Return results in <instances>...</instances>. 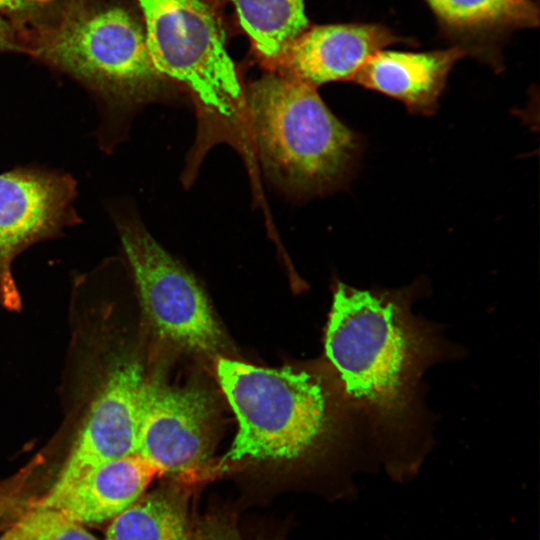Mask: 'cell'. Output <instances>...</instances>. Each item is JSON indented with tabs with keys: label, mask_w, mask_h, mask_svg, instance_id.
<instances>
[{
	"label": "cell",
	"mask_w": 540,
	"mask_h": 540,
	"mask_svg": "<svg viewBox=\"0 0 540 540\" xmlns=\"http://www.w3.org/2000/svg\"><path fill=\"white\" fill-rule=\"evenodd\" d=\"M398 44L418 46L414 37L381 22L310 25L290 44L273 71L315 88L353 81L371 56Z\"/></svg>",
	"instance_id": "10"
},
{
	"label": "cell",
	"mask_w": 540,
	"mask_h": 540,
	"mask_svg": "<svg viewBox=\"0 0 540 540\" xmlns=\"http://www.w3.org/2000/svg\"><path fill=\"white\" fill-rule=\"evenodd\" d=\"M465 56L454 47L413 52L383 49L355 76L356 84L402 102L413 114L431 115L453 66Z\"/></svg>",
	"instance_id": "12"
},
{
	"label": "cell",
	"mask_w": 540,
	"mask_h": 540,
	"mask_svg": "<svg viewBox=\"0 0 540 540\" xmlns=\"http://www.w3.org/2000/svg\"><path fill=\"white\" fill-rule=\"evenodd\" d=\"M118 4L74 2L52 24L19 38L21 50L116 103L156 98L167 79L149 55L140 14Z\"/></svg>",
	"instance_id": "3"
},
{
	"label": "cell",
	"mask_w": 540,
	"mask_h": 540,
	"mask_svg": "<svg viewBox=\"0 0 540 540\" xmlns=\"http://www.w3.org/2000/svg\"><path fill=\"white\" fill-rule=\"evenodd\" d=\"M437 349L402 293L338 285L326 355L348 398L382 429L402 431L412 424L418 382Z\"/></svg>",
	"instance_id": "1"
},
{
	"label": "cell",
	"mask_w": 540,
	"mask_h": 540,
	"mask_svg": "<svg viewBox=\"0 0 540 540\" xmlns=\"http://www.w3.org/2000/svg\"><path fill=\"white\" fill-rule=\"evenodd\" d=\"M119 233L142 308L155 331L192 350L219 349L222 331L195 278L138 221H122Z\"/></svg>",
	"instance_id": "6"
},
{
	"label": "cell",
	"mask_w": 540,
	"mask_h": 540,
	"mask_svg": "<svg viewBox=\"0 0 540 540\" xmlns=\"http://www.w3.org/2000/svg\"><path fill=\"white\" fill-rule=\"evenodd\" d=\"M437 35L496 72L504 68V49L513 35L535 29L539 0H421Z\"/></svg>",
	"instance_id": "11"
},
{
	"label": "cell",
	"mask_w": 540,
	"mask_h": 540,
	"mask_svg": "<svg viewBox=\"0 0 540 540\" xmlns=\"http://www.w3.org/2000/svg\"><path fill=\"white\" fill-rule=\"evenodd\" d=\"M261 60L273 70L290 44L310 25L304 0H229Z\"/></svg>",
	"instance_id": "14"
},
{
	"label": "cell",
	"mask_w": 540,
	"mask_h": 540,
	"mask_svg": "<svg viewBox=\"0 0 540 540\" xmlns=\"http://www.w3.org/2000/svg\"><path fill=\"white\" fill-rule=\"evenodd\" d=\"M212 447V404L196 388L144 382L139 408L137 452L157 472L200 466Z\"/></svg>",
	"instance_id": "8"
},
{
	"label": "cell",
	"mask_w": 540,
	"mask_h": 540,
	"mask_svg": "<svg viewBox=\"0 0 540 540\" xmlns=\"http://www.w3.org/2000/svg\"><path fill=\"white\" fill-rule=\"evenodd\" d=\"M190 537L182 502L170 493L154 492L114 517L105 540H190Z\"/></svg>",
	"instance_id": "15"
},
{
	"label": "cell",
	"mask_w": 540,
	"mask_h": 540,
	"mask_svg": "<svg viewBox=\"0 0 540 540\" xmlns=\"http://www.w3.org/2000/svg\"><path fill=\"white\" fill-rule=\"evenodd\" d=\"M156 473L138 454L130 455L91 470L57 496L32 506L55 509L80 524L103 522L136 502Z\"/></svg>",
	"instance_id": "13"
},
{
	"label": "cell",
	"mask_w": 540,
	"mask_h": 540,
	"mask_svg": "<svg viewBox=\"0 0 540 540\" xmlns=\"http://www.w3.org/2000/svg\"><path fill=\"white\" fill-rule=\"evenodd\" d=\"M6 50L21 51V45L12 28L0 17V52Z\"/></svg>",
	"instance_id": "19"
},
{
	"label": "cell",
	"mask_w": 540,
	"mask_h": 540,
	"mask_svg": "<svg viewBox=\"0 0 540 540\" xmlns=\"http://www.w3.org/2000/svg\"><path fill=\"white\" fill-rule=\"evenodd\" d=\"M75 196L76 184L68 175L36 170L0 174V299L5 307L20 305L11 273L14 257L75 220Z\"/></svg>",
	"instance_id": "7"
},
{
	"label": "cell",
	"mask_w": 540,
	"mask_h": 540,
	"mask_svg": "<svg viewBox=\"0 0 540 540\" xmlns=\"http://www.w3.org/2000/svg\"><path fill=\"white\" fill-rule=\"evenodd\" d=\"M216 371L238 421L226 460H293L330 435L335 407L318 377L224 358L217 361Z\"/></svg>",
	"instance_id": "4"
},
{
	"label": "cell",
	"mask_w": 540,
	"mask_h": 540,
	"mask_svg": "<svg viewBox=\"0 0 540 540\" xmlns=\"http://www.w3.org/2000/svg\"><path fill=\"white\" fill-rule=\"evenodd\" d=\"M52 0H0V13L20 12Z\"/></svg>",
	"instance_id": "18"
},
{
	"label": "cell",
	"mask_w": 540,
	"mask_h": 540,
	"mask_svg": "<svg viewBox=\"0 0 540 540\" xmlns=\"http://www.w3.org/2000/svg\"><path fill=\"white\" fill-rule=\"evenodd\" d=\"M246 99L261 162L274 180L298 193L346 180L360 142L315 87L273 71L250 85Z\"/></svg>",
	"instance_id": "2"
},
{
	"label": "cell",
	"mask_w": 540,
	"mask_h": 540,
	"mask_svg": "<svg viewBox=\"0 0 540 540\" xmlns=\"http://www.w3.org/2000/svg\"><path fill=\"white\" fill-rule=\"evenodd\" d=\"M226 0H134L155 68L185 85L203 113L234 121L245 97L226 48Z\"/></svg>",
	"instance_id": "5"
},
{
	"label": "cell",
	"mask_w": 540,
	"mask_h": 540,
	"mask_svg": "<svg viewBox=\"0 0 540 540\" xmlns=\"http://www.w3.org/2000/svg\"><path fill=\"white\" fill-rule=\"evenodd\" d=\"M145 379L140 364L115 366L96 395L62 470L40 499H50L91 470L137 452L139 408Z\"/></svg>",
	"instance_id": "9"
},
{
	"label": "cell",
	"mask_w": 540,
	"mask_h": 540,
	"mask_svg": "<svg viewBox=\"0 0 540 540\" xmlns=\"http://www.w3.org/2000/svg\"><path fill=\"white\" fill-rule=\"evenodd\" d=\"M190 540H244V538L232 524L213 519L203 524Z\"/></svg>",
	"instance_id": "17"
},
{
	"label": "cell",
	"mask_w": 540,
	"mask_h": 540,
	"mask_svg": "<svg viewBox=\"0 0 540 540\" xmlns=\"http://www.w3.org/2000/svg\"><path fill=\"white\" fill-rule=\"evenodd\" d=\"M0 540H97L82 524L55 509L34 507L13 522Z\"/></svg>",
	"instance_id": "16"
},
{
	"label": "cell",
	"mask_w": 540,
	"mask_h": 540,
	"mask_svg": "<svg viewBox=\"0 0 540 540\" xmlns=\"http://www.w3.org/2000/svg\"><path fill=\"white\" fill-rule=\"evenodd\" d=\"M0 508H2L1 505H0Z\"/></svg>",
	"instance_id": "20"
}]
</instances>
